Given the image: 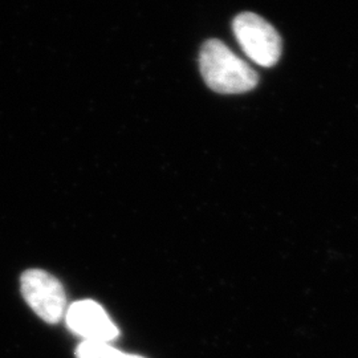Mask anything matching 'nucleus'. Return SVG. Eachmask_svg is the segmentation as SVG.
Wrapping results in <instances>:
<instances>
[{"instance_id": "obj_1", "label": "nucleus", "mask_w": 358, "mask_h": 358, "mask_svg": "<svg viewBox=\"0 0 358 358\" xmlns=\"http://www.w3.org/2000/svg\"><path fill=\"white\" fill-rule=\"evenodd\" d=\"M199 66L206 84L222 94H239L252 90L259 83V75L219 41H206L199 55Z\"/></svg>"}, {"instance_id": "obj_2", "label": "nucleus", "mask_w": 358, "mask_h": 358, "mask_svg": "<svg viewBox=\"0 0 358 358\" xmlns=\"http://www.w3.org/2000/svg\"><path fill=\"white\" fill-rule=\"evenodd\" d=\"M234 34L244 53L260 66H273L282 56V38L267 20L252 13L238 15Z\"/></svg>"}, {"instance_id": "obj_3", "label": "nucleus", "mask_w": 358, "mask_h": 358, "mask_svg": "<svg viewBox=\"0 0 358 358\" xmlns=\"http://www.w3.org/2000/svg\"><path fill=\"white\" fill-rule=\"evenodd\" d=\"M27 304L41 320L56 324L66 312V296L62 282L43 269H28L20 279Z\"/></svg>"}, {"instance_id": "obj_4", "label": "nucleus", "mask_w": 358, "mask_h": 358, "mask_svg": "<svg viewBox=\"0 0 358 358\" xmlns=\"http://www.w3.org/2000/svg\"><path fill=\"white\" fill-rule=\"evenodd\" d=\"M65 321L71 331L90 343L109 344L120 334L118 328L103 308L92 300L72 304L65 312Z\"/></svg>"}, {"instance_id": "obj_5", "label": "nucleus", "mask_w": 358, "mask_h": 358, "mask_svg": "<svg viewBox=\"0 0 358 358\" xmlns=\"http://www.w3.org/2000/svg\"><path fill=\"white\" fill-rule=\"evenodd\" d=\"M76 356L77 358H143L122 353L109 344L90 341H84L78 345Z\"/></svg>"}]
</instances>
